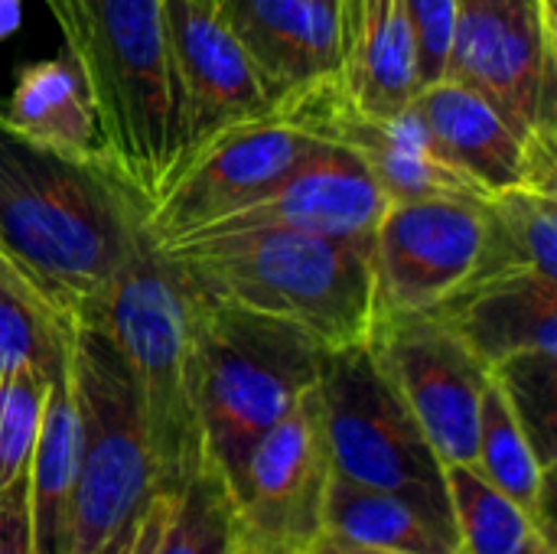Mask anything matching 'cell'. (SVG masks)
Wrapping results in <instances>:
<instances>
[{"label":"cell","instance_id":"6da1fadb","mask_svg":"<svg viewBox=\"0 0 557 554\" xmlns=\"http://www.w3.org/2000/svg\"><path fill=\"white\" fill-rule=\"evenodd\" d=\"M140 232L144 206L101 157L42 150L0 114V251L59 320L95 327Z\"/></svg>","mask_w":557,"mask_h":554},{"label":"cell","instance_id":"7a4b0ae2","mask_svg":"<svg viewBox=\"0 0 557 554\" xmlns=\"http://www.w3.org/2000/svg\"><path fill=\"white\" fill-rule=\"evenodd\" d=\"M157 251L189 294L281 320L326 353L366 346L375 327L372 238L225 232Z\"/></svg>","mask_w":557,"mask_h":554},{"label":"cell","instance_id":"3957f363","mask_svg":"<svg viewBox=\"0 0 557 554\" xmlns=\"http://www.w3.org/2000/svg\"><path fill=\"white\" fill-rule=\"evenodd\" d=\"M88 91L111 176L147 206L180 153L163 0H42Z\"/></svg>","mask_w":557,"mask_h":554},{"label":"cell","instance_id":"277c9868","mask_svg":"<svg viewBox=\"0 0 557 554\" xmlns=\"http://www.w3.org/2000/svg\"><path fill=\"white\" fill-rule=\"evenodd\" d=\"M189 304L183 281L140 232L95 320L127 366L160 496H176L206 460L193 395Z\"/></svg>","mask_w":557,"mask_h":554},{"label":"cell","instance_id":"5b68a950","mask_svg":"<svg viewBox=\"0 0 557 554\" xmlns=\"http://www.w3.org/2000/svg\"><path fill=\"white\" fill-rule=\"evenodd\" d=\"M189 300L202 451L235 487L258 438L320 382L326 349L281 320L196 294Z\"/></svg>","mask_w":557,"mask_h":554},{"label":"cell","instance_id":"8992f818","mask_svg":"<svg viewBox=\"0 0 557 554\" xmlns=\"http://www.w3.org/2000/svg\"><path fill=\"white\" fill-rule=\"evenodd\" d=\"M65 366L78 415V467L65 554H95L153 493L127 366L98 327L69 323Z\"/></svg>","mask_w":557,"mask_h":554},{"label":"cell","instance_id":"52a82bcc","mask_svg":"<svg viewBox=\"0 0 557 554\" xmlns=\"http://www.w3.org/2000/svg\"><path fill=\"white\" fill-rule=\"evenodd\" d=\"M516 268L529 264L499 235L490 202H392L372 235L375 320L431 313L473 281Z\"/></svg>","mask_w":557,"mask_h":554},{"label":"cell","instance_id":"ba28073f","mask_svg":"<svg viewBox=\"0 0 557 554\" xmlns=\"http://www.w3.org/2000/svg\"><path fill=\"white\" fill-rule=\"evenodd\" d=\"M323 144L300 127L287 98L206 134L180 150L157 196L144 206L147 238L170 245L206 232L219 219L268 196Z\"/></svg>","mask_w":557,"mask_h":554},{"label":"cell","instance_id":"9c48e42d","mask_svg":"<svg viewBox=\"0 0 557 554\" xmlns=\"http://www.w3.org/2000/svg\"><path fill=\"white\" fill-rule=\"evenodd\" d=\"M317 392L336 477L408 493L450 513L444 464L369 346L326 353Z\"/></svg>","mask_w":557,"mask_h":554},{"label":"cell","instance_id":"30bf717a","mask_svg":"<svg viewBox=\"0 0 557 554\" xmlns=\"http://www.w3.org/2000/svg\"><path fill=\"white\" fill-rule=\"evenodd\" d=\"M333 460L317 385L251 447L235 496L242 549L251 554H310L326 529Z\"/></svg>","mask_w":557,"mask_h":554},{"label":"cell","instance_id":"8fae6325","mask_svg":"<svg viewBox=\"0 0 557 554\" xmlns=\"http://www.w3.org/2000/svg\"><path fill=\"white\" fill-rule=\"evenodd\" d=\"M366 346L414 415L437 460L444 467H473L490 369L470 346L431 313L382 317Z\"/></svg>","mask_w":557,"mask_h":554},{"label":"cell","instance_id":"7c38bea8","mask_svg":"<svg viewBox=\"0 0 557 554\" xmlns=\"http://www.w3.org/2000/svg\"><path fill=\"white\" fill-rule=\"evenodd\" d=\"M557 23L532 7L460 3L444 78L486 98L519 137L555 127Z\"/></svg>","mask_w":557,"mask_h":554},{"label":"cell","instance_id":"4fadbf2b","mask_svg":"<svg viewBox=\"0 0 557 554\" xmlns=\"http://www.w3.org/2000/svg\"><path fill=\"white\" fill-rule=\"evenodd\" d=\"M294 118L307 134L317 140L336 144L349 150L382 186L388 202H414V199H480L490 202L493 196L457 170L450 160L437 153L428 140L424 127L405 108L395 118H375L359 111L343 85L339 75H323L304 88L284 95Z\"/></svg>","mask_w":557,"mask_h":554},{"label":"cell","instance_id":"5bb4252c","mask_svg":"<svg viewBox=\"0 0 557 554\" xmlns=\"http://www.w3.org/2000/svg\"><path fill=\"white\" fill-rule=\"evenodd\" d=\"M163 20L180 98V150L274 104L215 0H163Z\"/></svg>","mask_w":557,"mask_h":554},{"label":"cell","instance_id":"9a60e30c","mask_svg":"<svg viewBox=\"0 0 557 554\" xmlns=\"http://www.w3.org/2000/svg\"><path fill=\"white\" fill-rule=\"evenodd\" d=\"M408 108L437 153L490 196L516 186L555 193V127L525 140L486 98L454 78L418 88Z\"/></svg>","mask_w":557,"mask_h":554},{"label":"cell","instance_id":"2e32d148","mask_svg":"<svg viewBox=\"0 0 557 554\" xmlns=\"http://www.w3.org/2000/svg\"><path fill=\"white\" fill-rule=\"evenodd\" d=\"M388 196L372 173L343 147L323 144L290 170L268 196L219 219L196 235L225 232H304L369 242L388 209ZM189 238V235H186Z\"/></svg>","mask_w":557,"mask_h":554},{"label":"cell","instance_id":"e0dca14e","mask_svg":"<svg viewBox=\"0 0 557 554\" xmlns=\"http://www.w3.org/2000/svg\"><path fill=\"white\" fill-rule=\"evenodd\" d=\"M470 353L493 372L529 353H557V278L532 268L503 271L473 281L437 310Z\"/></svg>","mask_w":557,"mask_h":554},{"label":"cell","instance_id":"ac0fdd59","mask_svg":"<svg viewBox=\"0 0 557 554\" xmlns=\"http://www.w3.org/2000/svg\"><path fill=\"white\" fill-rule=\"evenodd\" d=\"M271 98L339 72L333 0H215Z\"/></svg>","mask_w":557,"mask_h":554},{"label":"cell","instance_id":"d6986e66","mask_svg":"<svg viewBox=\"0 0 557 554\" xmlns=\"http://www.w3.org/2000/svg\"><path fill=\"white\" fill-rule=\"evenodd\" d=\"M339 85L375 118L401 114L418 91L414 36L405 0H336Z\"/></svg>","mask_w":557,"mask_h":554},{"label":"cell","instance_id":"ffe728a7","mask_svg":"<svg viewBox=\"0 0 557 554\" xmlns=\"http://www.w3.org/2000/svg\"><path fill=\"white\" fill-rule=\"evenodd\" d=\"M326 539L411 554H460L454 516L408 493L375 490L333 473L326 496Z\"/></svg>","mask_w":557,"mask_h":554},{"label":"cell","instance_id":"44dd1931","mask_svg":"<svg viewBox=\"0 0 557 554\" xmlns=\"http://www.w3.org/2000/svg\"><path fill=\"white\" fill-rule=\"evenodd\" d=\"M0 114L13 134L42 150L72 160L101 157L88 91L65 52H59L55 59L20 65L10 101L0 108Z\"/></svg>","mask_w":557,"mask_h":554},{"label":"cell","instance_id":"7402d4cb","mask_svg":"<svg viewBox=\"0 0 557 554\" xmlns=\"http://www.w3.org/2000/svg\"><path fill=\"white\" fill-rule=\"evenodd\" d=\"M75 467H78V415H75L69 366L62 359V366L49 379L39 438L26 467L33 554H65Z\"/></svg>","mask_w":557,"mask_h":554},{"label":"cell","instance_id":"603a6c76","mask_svg":"<svg viewBox=\"0 0 557 554\" xmlns=\"http://www.w3.org/2000/svg\"><path fill=\"white\" fill-rule=\"evenodd\" d=\"M473 470L486 483H493L503 496H509L519 509H525L539 526L552 529V513H548L552 470L542 464L506 389L493 376H490V385H486L483 405H480Z\"/></svg>","mask_w":557,"mask_h":554},{"label":"cell","instance_id":"cb8c5ba5","mask_svg":"<svg viewBox=\"0 0 557 554\" xmlns=\"http://www.w3.org/2000/svg\"><path fill=\"white\" fill-rule=\"evenodd\" d=\"M460 554H555V532L486 483L473 467H444Z\"/></svg>","mask_w":557,"mask_h":554},{"label":"cell","instance_id":"d4e9b609","mask_svg":"<svg viewBox=\"0 0 557 554\" xmlns=\"http://www.w3.org/2000/svg\"><path fill=\"white\" fill-rule=\"evenodd\" d=\"M242 549L235 496L222 470L206 457L173 496L153 554H235Z\"/></svg>","mask_w":557,"mask_h":554},{"label":"cell","instance_id":"484cf974","mask_svg":"<svg viewBox=\"0 0 557 554\" xmlns=\"http://www.w3.org/2000/svg\"><path fill=\"white\" fill-rule=\"evenodd\" d=\"M69 323L23 281L0 251V385L26 362L59 369L65 359Z\"/></svg>","mask_w":557,"mask_h":554},{"label":"cell","instance_id":"4316f807","mask_svg":"<svg viewBox=\"0 0 557 554\" xmlns=\"http://www.w3.org/2000/svg\"><path fill=\"white\" fill-rule=\"evenodd\" d=\"M52 372L26 362L0 385V493L26 477Z\"/></svg>","mask_w":557,"mask_h":554},{"label":"cell","instance_id":"83f0119b","mask_svg":"<svg viewBox=\"0 0 557 554\" xmlns=\"http://www.w3.org/2000/svg\"><path fill=\"white\" fill-rule=\"evenodd\" d=\"M509 395L529 441L535 444L542 464L555 470L557 431V353H529L503 362L490 372Z\"/></svg>","mask_w":557,"mask_h":554},{"label":"cell","instance_id":"f1b7e54d","mask_svg":"<svg viewBox=\"0 0 557 554\" xmlns=\"http://www.w3.org/2000/svg\"><path fill=\"white\" fill-rule=\"evenodd\" d=\"M490 212L496 219L506 245L522 258V264L539 274L557 278V199L555 193L516 186L496 193L490 199Z\"/></svg>","mask_w":557,"mask_h":554},{"label":"cell","instance_id":"f546056e","mask_svg":"<svg viewBox=\"0 0 557 554\" xmlns=\"http://www.w3.org/2000/svg\"><path fill=\"white\" fill-rule=\"evenodd\" d=\"M405 3H408L411 36H414L418 88H424L444 78L460 0H405Z\"/></svg>","mask_w":557,"mask_h":554},{"label":"cell","instance_id":"4dcf8cb0","mask_svg":"<svg viewBox=\"0 0 557 554\" xmlns=\"http://www.w3.org/2000/svg\"><path fill=\"white\" fill-rule=\"evenodd\" d=\"M0 554H33L26 477L0 493Z\"/></svg>","mask_w":557,"mask_h":554},{"label":"cell","instance_id":"1f68e13d","mask_svg":"<svg viewBox=\"0 0 557 554\" xmlns=\"http://www.w3.org/2000/svg\"><path fill=\"white\" fill-rule=\"evenodd\" d=\"M170 503H173V496H160V493L147 496V503L140 506V516H137L134 539H131L127 554H153L157 539H160V532L166 526V516H170Z\"/></svg>","mask_w":557,"mask_h":554},{"label":"cell","instance_id":"d6a6232c","mask_svg":"<svg viewBox=\"0 0 557 554\" xmlns=\"http://www.w3.org/2000/svg\"><path fill=\"white\" fill-rule=\"evenodd\" d=\"M23 23V0H0V42L10 39Z\"/></svg>","mask_w":557,"mask_h":554},{"label":"cell","instance_id":"836d02e7","mask_svg":"<svg viewBox=\"0 0 557 554\" xmlns=\"http://www.w3.org/2000/svg\"><path fill=\"white\" fill-rule=\"evenodd\" d=\"M310 554H411V552H388V549H362V545H346V542H336V539H320L317 549Z\"/></svg>","mask_w":557,"mask_h":554},{"label":"cell","instance_id":"e575fe53","mask_svg":"<svg viewBox=\"0 0 557 554\" xmlns=\"http://www.w3.org/2000/svg\"><path fill=\"white\" fill-rule=\"evenodd\" d=\"M460 3H483V7H532V10H539L545 20L557 23L555 0H460Z\"/></svg>","mask_w":557,"mask_h":554},{"label":"cell","instance_id":"d590c367","mask_svg":"<svg viewBox=\"0 0 557 554\" xmlns=\"http://www.w3.org/2000/svg\"><path fill=\"white\" fill-rule=\"evenodd\" d=\"M140 516V513H137ZM137 516L127 522V526H121L117 532H114V539L104 545V549H98L95 554H127V549H131V539H134V526H137Z\"/></svg>","mask_w":557,"mask_h":554},{"label":"cell","instance_id":"8d00e7d4","mask_svg":"<svg viewBox=\"0 0 557 554\" xmlns=\"http://www.w3.org/2000/svg\"><path fill=\"white\" fill-rule=\"evenodd\" d=\"M235 554H251V552H248V549H238V552H235Z\"/></svg>","mask_w":557,"mask_h":554},{"label":"cell","instance_id":"74e56055","mask_svg":"<svg viewBox=\"0 0 557 554\" xmlns=\"http://www.w3.org/2000/svg\"><path fill=\"white\" fill-rule=\"evenodd\" d=\"M333 3H336V0H333Z\"/></svg>","mask_w":557,"mask_h":554}]
</instances>
